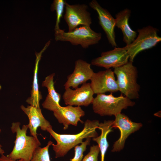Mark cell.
Returning a JSON list of instances; mask_svg holds the SVG:
<instances>
[{
    "instance_id": "6da1fadb",
    "label": "cell",
    "mask_w": 161,
    "mask_h": 161,
    "mask_svg": "<svg viewBox=\"0 0 161 161\" xmlns=\"http://www.w3.org/2000/svg\"><path fill=\"white\" fill-rule=\"evenodd\" d=\"M98 120H87L84 123L83 129L75 134H60L54 131L52 127L48 129V132L57 142L52 144L56 158L65 156L71 149L83 142L85 138H95L98 136L96 131L99 124Z\"/></svg>"
},
{
    "instance_id": "7a4b0ae2",
    "label": "cell",
    "mask_w": 161,
    "mask_h": 161,
    "mask_svg": "<svg viewBox=\"0 0 161 161\" xmlns=\"http://www.w3.org/2000/svg\"><path fill=\"white\" fill-rule=\"evenodd\" d=\"M20 125L18 122L12 124L11 130L13 133H16V139L12 151L6 156L13 160L21 159L30 161L35 150L40 146L41 143L33 136L26 135L27 125H23L21 129Z\"/></svg>"
},
{
    "instance_id": "3957f363",
    "label": "cell",
    "mask_w": 161,
    "mask_h": 161,
    "mask_svg": "<svg viewBox=\"0 0 161 161\" xmlns=\"http://www.w3.org/2000/svg\"><path fill=\"white\" fill-rule=\"evenodd\" d=\"M112 93L97 95L92 103L95 113L102 116H115L120 113L122 110L135 105L134 102L123 94L115 97Z\"/></svg>"
},
{
    "instance_id": "277c9868",
    "label": "cell",
    "mask_w": 161,
    "mask_h": 161,
    "mask_svg": "<svg viewBox=\"0 0 161 161\" xmlns=\"http://www.w3.org/2000/svg\"><path fill=\"white\" fill-rule=\"evenodd\" d=\"M132 62L129 61L125 64L114 68L117 78L119 91L130 100L138 99L140 86L137 83L138 71Z\"/></svg>"
},
{
    "instance_id": "5b68a950",
    "label": "cell",
    "mask_w": 161,
    "mask_h": 161,
    "mask_svg": "<svg viewBox=\"0 0 161 161\" xmlns=\"http://www.w3.org/2000/svg\"><path fill=\"white\" fill-rule=\"evenodd\" d=\"M101 38V33L95 31L88 26H80L70 32L61 29L55 34L56 41L68 42L73 45H80L84 49L98 43Z\"/></svg>"
},
{
    "instance_id": "8992f818",
    "label": "cell",
    "mask_w": 161,
    "mask_h": 161,
    "mask_svg": "<svg viewBox=\"0 0 161 161\" xmlns=\"http://www.w3.org/2000/svg\"><path fill=\"white\" fill-rule=\"evenodd\" d=\"M137 32L138 35L133 42L125 46L129 57V61L132 62L139 53L155 46L161 41L157 29L151 26L139 29Z\"/></svg>"
},
{
    "instance_id": "52a82bcc",
    "label": "cell",
    "mask_w": 161,
    "mask_h": 161,
    "mask_svg": "<svg viewBox=\"0 0 161 161\" xmlns=\"http://www.w3.org/2000/svg\"><path fill=\"white\" fill-rule=\"evenodd\" d=\"M88 6L84 4H70L66 2L64 19L67 24L69 32L80 26H90L92 20Z\"/></svg>"
},
{
    "instance_id": "ba28073f",
    "label": "cell",
    "mask_w": 161,
    "mask_h": 161,
    "mask_svg": "<svg viewBox=\"0 0 161 161\" xmlns=\"http://www.w3.org/2000/svg\"><path fill=\"white\" fill-rule=\"evenodd\" d=\"M129 57L125 47H115L112 50L102 52L100 56L93 59L91 64L106 69L121 66L129 61Z\"/></svg>"
},
{
    "instance_id": "9c48e42d",
    "label": "cell",
    "mask_w": 161,
    "mask_h": 161,
    "mask_svg": "<svg viewBox=\"0 0 161 161\" xmlns=\"http://www.w3.org/2000/svg\"><path fill=\"white\" fill-rule=\"evenodd\" d=\"M90 80V86L94 94L113 93L119 91L114 73L111 69L94 72Z\"/></svg>"
},
{
    "instance_id": "30bf717a",
    "label": "cell",
    "mask_w": 161,
    "mask_h": 161,
    "mask_svg": "<svg viewBox=\"0 0 161 161\" xmlns=\"http://www.w3.org/2000/svg\"><path fill=\"white\" fill-rule=\"evenodd\" d=\"M65 89L62 97L66 105L86 107L93 100L94 94L90 83L82 84L80 87L74 89L70 88Z\"/></svg>"
},
{
    "instance_id": "8fae6325",
    "label": "cell",
    "mask_w": 161,
    "mask_h": 161,
    "mask_svg": "<svg viewBox=\"0 0 161 161\" xmlns=\"http://www.w3.org/2000/svg\"><path fill=\"white\" fill-rule=\"evenodd\" d=\"M142 126L141 123L132 122L125 114L120 113L115 116L112 128H118L120 135L119 139L115 142L112 151H120L124 148L126 139L131 134L138 130Z\"/></svg>"
},
{
    "instance_id": "7c38bea8",
    "label": "cell",
    "mask_w": 161,
    "mask_h": 161,
    "mask_svg": "<svg viewBox=\"0 0 161 161\" xmlns=\"http://www.w3.org/2000/svg\"><path fill=\"white\" fill-rule=\"evenodd\" d=\"M90 7L95 10L98 15L99 23L105 32L109 43L116 47L114 29L115 20L106 9L103 7L96 0H93L89 4Z\"/></svg>"
},
{
    "instance_id": "4fadbf2b",
    "label": "cell",
    "mask_w": 161,
    "mask_h": 161,
    "mask_svg": "<svg viewBox=\"0 0 161 161\" xmlns=\"http://www.w3.org/2000/svg\"><path fill=\"white\" fill-rule=\"evenodd\" d=\"M91 64L81 59L75 62L72 73L68 75L67 80L64 85L65 89L72 87L75 89L78 86L90 80L94 73Z\"/></svg>"
},
{
    "instance_id": "5bb4252c",
    "label": "cell",
    "mask_w": 161,
    "mask_h": 161,
    "mask_svg": "<svg viewBox=\"0 0 161 161\" xmlns=\"http://www.w3.org/2000/svg\"><path fill=\"white\" fill-rule=\"evenodd\" d=\"M53 112L58 122L63 125L64 130L67 129L69 125L76 126L79 122L83 123L80 118L85 114L80 106L73 107L71 105L60 106Z\"/></svg>"
},
{
    "instance_id": "9a60e30c",
    "label": "cell",
    "mask_w": 161,
    "mask_h": 161,
    "mask_svg": "<svg viewBox=\"0 0 161 161\" xmlns=\"http://www.w3.org/2000/svg\"><path fill=\"white\" fill-rule=\"evenodd\" d=\"M21 109L27 115L29 119V123L27 125L31 136L37 141H39L37 136V130L38 127L41 130L47 131L52 126L50 123L44 117L40 108H37L31 106L27 107L22 105Z\"/></svg>"
},
{
    "instance_id": "2e32d148",
    "label": "cell",
    "mask_w": 161,
    "mask_h": 161,
    "mask_svg": "<svg viewBox=\"0 0 161 161\" xmlns=\"http://www.w3.org/2000/svg\"><path fill=\"white\" fill-rule=\"evenodd\" d=\"M131 12L130 10L125 8L115 16V26L121 30L123 35V41L126 45L133 42L137 35V32L131 29L129 24Z\"/></svg>"
},
{
    "instance_id": "e0dca14e",
    "label": "cell",
    "mask_w": 161,
    "mask_h": 161,
    "mask_svg": "<svg viewBox=\"0 0 161 161\" xmlns=\"http://www.w3.org/2000/svg\"><path fill=\"white\" fill-rule=\"evenodd\" d=\"M55 74L53 73L47 76L42 84L43 86L47 88L48 91L42 106L44 108L53 112L61 106L59 103L61 95L57 92L54 87L53 79Z\"/></svg>"
},
{
    "instance_id": "ac0fdd59",
    "label": "cell",
    "mask_w": 161,
    "mask_h": 161,
    "mask_svg": "<svg viewBox=\"0 0 161 161\" xmlns=\"http://www.w3.org/2000/svg\"><path fill=\"white\" fill-rule=\"evenodd\" d=\"M50 41H49L45 44L42 50L38 53L35 52L36 56L35 66L34 71V76L32 85V89L31 90V95L28 97L26 101L30 106L37 108H40L39 102L42 98V96L40 92L38 84V72L39 63L42 56L43 53L49 46Z\"/></svg>"
},
{
    "instance_id": "d6986e66",
    "label": "cell",
    "mask_w": 161,
    "mask_h": 161,
    "mask_svg": "<svg viewBox=\"0 0 161 161\" xmlns=\"http://www.w3.org/2000/svg\"><path fill=\"white\" fill-rule=\"evenodd\" d=\"M113 120H105L103 123H99L98 129L101 131L100 136L93 138V140L98 144L101 153V161H104L106 151L109 146L107 137L108 134L112 131V124Z\"/></svg>"
},
{
    "instance_id": "ffe728a7",
    "label": "cell",
    "mask_w": 161,
    "mask_h": 161,
    "mask_svg": "<svg viewBox=\"0 0 161 161\" xmlns=\"http://www.w3.org/2000/svg\"><path fill=\"white\" fill-rule=\"evenodd\" d=\"M66 1L64 0H54L51 6L52 11L55 10L56 12V22L54 29L55 32L60 31L59 27L61 19L63 16Z\"/></svg>"
},
{
    "instance_id": "44dd1931",
    "label": "cell",
    "mask_w": 161,
    "mask_h": 161,
    "mask_svg": "<svg viewBox=\"0 0 161 161\" xmlns=\"http://www.w3.org/2000/svg\"><path fill=\"white\" fill-rule=\"evenodd\" d=\"M53 144L49 140L45 147H39L35 150L30 161H50L49 152V148Z\"/></svg>"
},
{
    "instance_id": "7402d4cb",
    "label": "cell",
    "mask_w": 161,
    "mask_h": 161,
    "mask_svg": "<svg viewBox=\"0 0 161 161\" xmlns=\"http://www.w3.org/2000/svg\"><path fill=\"white\" fill-rule=\"evenodd\" d=\"M91 138L86 139L82 142L80 145H77L75 147V155L71 161H81L83 156V153L86 151V147L90 144Z\"/></svg>"
},
{
    "instance_id": "603a6c76",
    "label": "cell",
    "mask_w": 161,
    "mask_h": 161,
    "mask_svg": "<svg viewBox=\"0 0 161 161\" xmlns=\"http://www.w3.org/2000/svg\"><path fill=\"white\" fill-rule=\"evenodd\" d=\"M100 152L98 145H93L90 147L89 152L84 157L82 161H98Z\"/></svg>"
},
{
    "instance_id": "cb8c5ba5",
    "label": "cell",
    "mask_w": 161,
    "mask_h": 161,
    "mask_svg": "<svg viewBox=\"0 0 161 161\" xmlns=\"http://www.w3.org/2000/svg\"><path fill=\"white\" fill-rule=\"evenodd\" d=\"M0 161H23L21 159L17 160H13L8 158L6 156L3 154L1 155L0 157Z\"/></svg>"
},
{
    "instance_id": "d4e9b609",
    "label": "cell",
    "mask_w": 161,
    "mask_h": 161,
    "mask_svg": "<svg viewBox=\"0 0 161 161\" xmlns=\"http://www.w3.org/2000/svg\"><path fill=\"white\" fill-rule=\"evenodd\" d=\"M2 145L0 144V154L1 155L3 154L4 153V150L1 148Z\"/></svg>"
},
{
    "instance_id": "484cf974",
    "label": "cell",
    "mask_w": 161,
    "mask_h": 161,
    "mask_svg": "<svg viewBox=\"0 0 161 161\" xmlns=\"http://www.w3.org/2000/svg\"><path fill=\"white\" fill-rule=\"evenodd\" d=\"M1 129L0 128V133L1 132Z\"/></svg>"
}]
</instances>
